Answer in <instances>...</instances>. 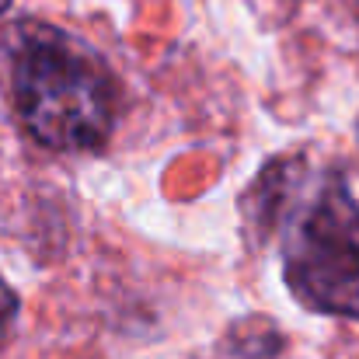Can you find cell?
Listing matches in <instances>:
<instances>
[{"label":"cell","instance_id":"3","mask_svg":"<svg viewBox=\"0 0 359 359\" xmlns=\"http://www.w3.org/2000/svg\"><path fill=\"white\" fill-rule=\"evenodd\" d=\"M14 318H18V297H14V290L0 279V335L11 328Z\"/></svg>","mask_w":359,"mask_h":359},{"label":"cell","instance_id":"2","mask_svg":"<svg viewBox=\"0 0 359 359\" xmlns=\"http://www.w3.org/2000/svg\"><path fill=\"white\" fill-rule=\"evenodd\" d=\"M11 102L35 143L98 150L119 119V81L84 39L28 21L14 28Z\"/></svg>","mask_w":359,"mask_h":359},{"label":"cell","instance_id":"1","mask_svg":"<svg viewBox=\"0 0 359 359\" xmlns=\"http://www.w3.org/2000/svg\"><path fill=\"white\" fill-rule=\"evenodd\" d=\"M279 224L283 276L318 314L359 321V203L339 171L265 168L258 192Z\"/></svg>","mask_w":359,"mask_h":359},{"label":"cell","instance_id":"4","mask_svg":"<svg viewBox=\"0 0 359 359\" xmlns=\"http://www.w3.org/2000/svg\"><path fill=\"white\" fill-rule=\"evenodd\" d=\"M7 4H11V0H0V14H4V11H7Z\"/></svg>","mask_w":359,"mask_h":359}]
</instances>
